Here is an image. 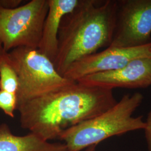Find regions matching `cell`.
Returning <instances> with one entry per match:
<instances>
[{"mask_svg": "<svg viewBox=\"0 0 151 151\" xmlns=\"http://www.w3.org/2000/svg\"><path fill=\"white\" fill-rule=\"evenodd\" d=\"M113 90L75 81L17 108L22 129L44 140L105 113L116 104Z\"/></svg>", "mask_w": 151, "mask_h": 151, "instance_id": "6da1fadb", "label": "cell"}, {"mask_svg": "<svg viewBox=\"0 0 151 151\" xmlns=\"http://www.w3.org/2000/svg\"><path fill=\"white\" fill-rule=\"evenodd\" d=\"M118 0H83L63 18L54 64L61 75L78 60L112 42Z\"/></svg>", "mask_w": 151, "mask_h": 151, "instance_id": "7a4b0ae2", "label": "cell"}, {"mask_svg": "<svg viewBox=\"0 0 151 151\" xmlns=\"http://www.w3.org/2000/svg\"><path fill=\"white\" fill-rule=\"evenodd\" d=\"M143 100L139 92L125 95L105 113L65 130L59 139L65 142L67 151H81L114 136L144 129L143 116H133Z\"/></svg>", "mask_w": 151, "mask_h": 151, "instance_id": "3957f363", "label": "cell"}, {"mask_svg": "<svg viewBox=\"0 0 151 151\" xmlns=\"http://www.w3.org/2000/svg\"><path fill=\"white\" fill-rule=\"evenodd\" d=\"M7 53L19 78L17 108L75 82L61 75L53 62L38 49L19 47Z\"/></svg>", "mask_w": 151, "mask_h": 151, "instance_id": "277c9868", "label": "cell"}, {"mask_svg": "<svg viewBox=\"0 0 151 151\" xmlns=\"http://www.w3.org/2000/svg\"><path fill=\"white\" fill-rule=\"evenodd\" d=\"M48 8V0H32L10 10L0 7V42L4 50L38 49Z\"/></svg>", "mask_w": 151, "mask_h": 151, "instance_id": "5b68a950", "label": "cell"}, {"mask_svg": "<svg viewBox=\"0 0 151 151\" xmlns=\"http://www.w3.org/2000/svg\"><path fill=\"white\" fill-rule=\"evenodd\" d=\"M151 44V0H118L110 47L132 48Z\"/></svg>", "mask_w": 151, "mask_h": 151, "instance_id": "8992f818", "label": "cell"}, {"mask_svg": "<svg viewBox=\"0 0 151 151\" xmlns=\"http://www.w3.org/2000/svg\"><path fill=\"white\" fill-rule=\"evenodd\" d=\"M151 58V44L132 48L109 46L104 50L91 54L73 63L63 76L77 81L87 76L115 70L139 58Z\"/></svg>", "mask_w": 151, "mask_h": 151, "instance_id": "52a82bcc", "label": "cell"}, {"mask_svg": "<svg viewBox=\"0 0 151 151\" xmlns=\"http://www.w3.org/2000/svg\"><path fill=\"white\" fill-rule=\"evenodd\" d=\"M77 81L111 90L147 88L151 86V58H137L115 70L87 76Z\"/></svg>", "mask_w": 151, "mask_h": 151, "instance_id": "ba28073f", "label": "cell"}, {"mask_svg": "<svg viewBox=\"0 0 151 151\" xmlns=\"http://www.w3.org/2000/svg\"><path fill=\"white\" fill-rule=\"evenodd\" d=\"M83 0H48L42 37L38 49L54 62L58 50V32L63 18L75 10Z\"/></svg>", "mask_w": 151, "mask_h": 151, "instance_id": "9c48e42d", "label": "cell"}, {"mask_svg": "<svg viewBox=\"0 0 151 151\" xmlns=\"http://www.w3.org/2000/svg\"><path fill=\"white\" fill-rule=\"evenodd\" d=\"M0 151H68L62 143H50L30 133L14 135L6 123L0 124Z\"/></svg>", "mask_w": 151, "mask_h": 151, "instance_id": "30bf717a", "label": "cell"}, {"mask_svg": "<svg viewBox=\"0 0 151 151\" xmlns=\"http://www.w3.org/2000/svg\"><path fill=\"white\" fill-rule=\"evenodd\" d=\"M19 87V78L16 70L5 52L0 57V90L16 93Z\"/></svg>", "mask_w": 151, "mask_h": 151, "instance_id": "8fae6325", "label": "cell"}, {"mask_svg": "<svg viewBox=\"0 0 151 151\" xmlns=\"http://www.w3.org/2000/svg\"><path fill=\"white\" fill-rule=\"evenodd\" d=\"M17 100L16 93L0 90V109L6 115L14 118V111L17 110Z\"/></svg>", "mask_w": 151, "mask_h": 151, "instance_id": "7c38bea8", "label": "cell"}, {"mask_svg": "<svg viewBox=\"0 0 151 151\" xmlns=\"http://www.w3.org/2000/svg\"><path fill=\"white\" fill-rule=\"evenodd\" d=\"M145 127L144 128L146 142L148 151H151V110L148 114L147 118L145 122Z\"/></svg>", "mask_w": 151, "mask_h": 151, "instance_id": "4fadbf2b", "label": "cell"}, {"mask_svg": "<svg viewBox=\"0 0 151 151\" xmlns=\"http://www.w3.org/2000/svg\"><path fill=\"white\" fill-rule=\"evenodd\" d=\"M22 0H0V7L5 9H14L20 6Z\"/></svg>", "mask_w": 151, "mask_h": 151, "instance_id": "5bb4252c", "label": "cell"}, {"mask_svg": "<svg viewBox=\"0 0 151 151\" xmlns=\"http://www.w3.org/2000/svg\"><path fill=\"white\" fill-rule=\"evenodd\" d=\"M97 145H93L86 148L83 151H96Z\"/></svg>", "mask_w": 151, "mask_h": 151, "instance_id": "9a60e30c", "label": "cell"}, {"mask_svg": "<svg viewBox=\"0 0 151 151\" xmlns=\"http://www.w3.org/2000/svg\"><path fill=\"white\" fill-rule=\"evenodd\" d=\"M5 52V51L4 50V49L3 48L2 45V44H1V42H0V57H1V55L3 54Z\"/></svg>", "mask_w": 151, "mask_h": 151, "instance_id": "2e32d148", "label": "cell"}]
</instances>
